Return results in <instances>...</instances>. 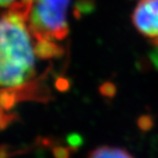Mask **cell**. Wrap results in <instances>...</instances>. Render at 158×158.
<instances>
[{
  "instance_id": "obj_1",
  "label": "cell",
  "mask_w": 158,
  "mask_h": 158,
  "mask_svg": "<svg viewBox=\"0 0 158 158\" xmlns=\"http://www.w3.org/2000/svg\"><path fill=\"white\" fill-rule=\"evenodd\" d=\"M28 24L25 0L0 17V86L18 87L35 73L37 47Z\"/></svg>"
},
{
  "instance_id": "obj_2",
  "label": "cell",
  "mask_w": 158,
  "mask_h": 158,
  "mask_svg": "<svg viewBox=\"0 0 158 158\" xmlns=\"http://www.w3.org/2000/svg\"><path fill=\"white\" fill-rule=\"evenodd\" d=\"M28 7V24L37 41L40 56L60 53L58 41L68 35L67 11L71 0H25Z\"/></svg>"
},
{
  "instance_id": "obj_3",
  "label": "cell",
  "mask_w": 158,
  "mask_h": 158,
  "mask_svg": "<svg viewBox=\"0 0 158 158\" xmlns=\"http://www.w3.org/2000/svg\"><path fill=\"white\" fill-rule=\"evenodd\" d=\"M131 20L135 29L153 45L158 46V0H140Z\"/></svg>"
},
{
  "instance_id": "obj_4",
  "label": "cell",
  "mask_w": 158,
  "mask_h": 158,
  "mask_svg": "<svg viewBox=\"0 0 158 158\" xmlns=\"http://www.w3.org/2000/svg\"><path fill=\"white\" fill-rule=\"evenodd\" d=\"M87 158H134L127 151L118 147L102 146L89 152Z\"/></svg>"
},
{
  "instance_id": "obj_5",
  "label": "cell",
  "mask_w": 158,
  "mask_h": 158,
  "mask_svg": "<svg viewBox=\"0 0 158 158\" xmlns=\"http://www.w3.org/2000/svg\"><path fill=\"white\" fill-rule=\"evenodd\" d=\"M15 0H0V7H6V6L12 5Z\"/></svg>"
}]
</instances>
